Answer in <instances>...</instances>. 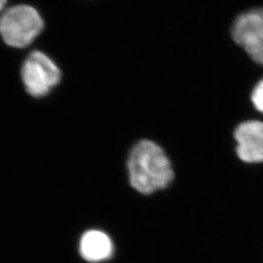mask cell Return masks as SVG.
Masks as SVG:
<instances>
[{
	"label": "cell",
	"instance_id": "6da1fadb",
	"mask_svg": "<svg viewBox=\"0 0 263 263\" xmlns=\"http://www.w3.org/2000/svg\"><path fill=\"white\" fill-rule=\"evenodd\" d=\"M128 171L133 187L141 194H151L167 187L174 179L168 156L153 141L143 140L131 151Z\"/></svg>",
	"mask_w": 263,
	"mask_h": 263
},
{
	"label": "cell",
	"instance_id": "7a4b0ae2",
	"mask_svg": "<svg viewBox=\"0 0 263 263\" xmlns=\"http://www.w3.org/2000/svg\"><path fill=\"white\" fill-rule=\"evenodd\" d=\"M44 28L37 10L29 5H16L0 17V35L11 47L28 46Z\"/></svg>",
	"mask_w": 263,
	"mask_h": 263
},
{
	"label": "cell",
	"instance_id": "3957f363",
	"mask_svg": "<svg viewBox=\"0 0 263 263\" xmlns=\"http://www.w3.org/2000/svg\"><path fill=\"white\" fill-rule=\"evenodd\" d=\"M22 79L28 94L40 98L49 94L59 84L61 70L50 57L40 51H34L23 64Z\"/></svg>",
	"mask_w": 263,
	"mask_h": 263
},
{
	"label": "cell",
	"instance_id": "277c9868",
	"mask_svg": "<svg viewBox=\"0 0 263 263\" xmlns=\"http://www.w3.org/2000/svg\"><path fill=\"white\" fill-rule=\"evenodd\" d=\"M232 37L253 62L263 66V8L238 16L232 27Z\"/></svg>",
	"mask_w": 263,
	"mask_h": 263
},
{
	"label": "cell",
	"instance_id": "5b68a950",
	"mask_svg": "<svg viewBox=\"0 0 263 263\" xmlns=\"http://www.w3.org/2000/svg\"><path fill=\"white\" fill-rule=\"evenodd\" d=\"M237 157L247 165L263 164V120L250 119L240 123L233 134Z\"/></svg>",
	"mask_w": 263,
	"mask_h": 263
},
{
	"label": "cell",
	"instance_id": "8992f818",
	"mask_svg": "<svg viewBox=\"0 0 263 263\" xmlns=\"http://www.w3.org/2000/svg\"><path fill=\"white\" fill-rule=\"evenodd\" d=\"M79 254L88 262L105 261L112 256V241L103 231L89 230L80 239Z\"/></svg>",
	"mask_w": 263,
	"mask_h": 263
},
{
	"label": "cell",
	"instance_id": "52a82bcc",
	"mask_svg": "<svg viewBox=\"0 0 263 263\" xmlns=\"http://www.w3.org/2000/svg\"><path fill=\"white\" fill-rule=\"evenodd\" d=\"M250 102L255 112L263 120V77L254 84L250 95Z\"/></svg>",
	"mask_w": 263,
	"mask_h": 263
},
{
	"label": "cell",
	"instance_id": "ba28073f",
	"mask_svg": "<svg viewBox=\"0 0 263 263\" xmlns=\"http://www.w3.org/2000/svg\"><path fill=\"white\" fill-rule=\"evenodd\" d=\"M7 0H0V11L4 8Z\"/></svg>",
	"mask_w": 263,
	"mask_h": 263
}]
</instances>
